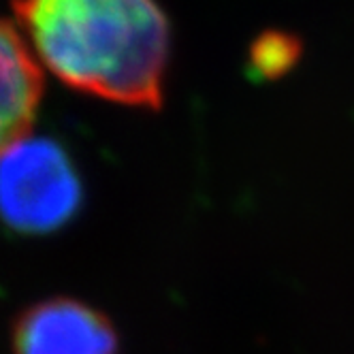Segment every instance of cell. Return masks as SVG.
<instances>
[{
  "label": "cell",
  "mask_w": 354,
  "mask_h": 354,
  "mask_svg": "<svg viewBox=\"0 0 354 354\" xmlns=\"http://www.w3.org/2000/svg\"><path fill=\"white\" fill-rule=\"evenodd\" d=\"M39 100V64L17 28L0 19V156L26 137Z\"/></svg>",
  "instance_id": "obj_4"
},
{
  "label": "cell",
  "mask_w": 354,
  "mask_h": 354,
  "mask_svg": "<svg viewBox=\"0 0 354 354\" xmlns=\"http://www.w3.org/2000/svg\"><path fill=\"white\" fill-rule=\"evenodd\" d=\"M15 354H115L111 322L75 299H47L24 312L13 326Z\"/></svg>",
  "instance_id": "obj_3"
},
{
  "label": "cell",
  "mask_w": 354,
  "mask_h": 354,
  "mask_svg": "<svg viewBox=\"0 0 354 354\" xmlns=\"http://www.w3.org/2000/svg\"><path fill=\"white\" fill-rule=\"evenodd\" d=\"M15 11L66 86L122 105L162 103L171 37L156 0H17Z\"/></svg>",
  "instance_id": "obj_1"
},
{
  "label": "cell",
  "mask_w": 354,
  "mask_h": 354,
  "mask_svg": "<svg viewBox=\"0 0 354 354\" xmlns=\"http://www.w3.org/2000/svg\"><path fill=\"white\" fill-rule=\"evenodd\" d=\"M80 180L68 156L49 139H19L0 156V216L24 233H47L80 205Z\"/></svg>",
  "instance_id": "obj_2"
},
{
  "label": "cell",
  "mask_w": 354,
  "mask_h": 354,
  "mask_svg": "<svg viewBox=\"0 0 354 354\" xmlns=\"http://www.w3.org/2000/svg\"><path fill=\"white\" fill-rule=\"evenodd\" d=\"M299 45L284 35H267L252 49V64L263 75L284 71L297 60Z\"/></svg>",
  "instance_id": "obj_5"
}]
</instances>
